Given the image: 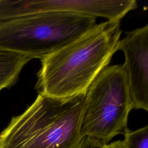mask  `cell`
<instances>
[{
	"mask_svg": "<svg viewBox=\"0 0 148 148\" xmlns=\"http://www.w3.org/2000/svg\"><path fill=\"white\" fill-rule=\"evenodd\" d=\"M120 23L96 24L80 38L41 59L35 86L38 94L58 98L86 94L118 50Z\"/></svg>",
	"mask_w": 148,
	"mask_h": 148,
	"instance_id": "6da1fadb",
	"label": "cell"
},
{
	"mask_svg": "<svg viewBox=\"0 0 148 148\" xmlns=\"http://www.w3.org/2000/svg\"><path fill=\"white\" fill-rule=\"evenodd\" d=\"M85 94L58 98L38 94L0 132V148H79Z\"/></svg>",
	"mask_w": 148,
	"mask_h": 148,
	"instance_id": "7a4b0ae2",
	"label": "cell"
},
{
	"mask_svg": "<svg viewBox=\"0 0 148 148\" xmlns=\"http://www.w3.org/2000/svg\"><path fill=\"white\" fill-rule=\"evenodd\" d=\"M84 14L40 12L0 21V50L43 58L80 38L96 24Z\"/></svg>",
	"mask_w": 148,
	"mask_h": 148,
	"instance_id": "3957f363",
	"label": "cell"
},
{
	"mask_svg": "<svg viewBox=\"0 0 148 148\" xmlns=\"http://www.w3.org/2000/svg\"><path fill=\"white\" fill-rule=\"evenodd\" d=\"M134 109L125 69L122 65L105 68L91 83L85 94L80 126L87 136L107 145L127 128Z\"/></svg>",
	"mask_w": 148,
	"mask_h": 148,
	"instance_id": "277c9868",
	"label": "cell"
},
{
	"mask_svg": "<svg viewBox=\"0 0 148 148\" xmlns=\"http://www.w3.org/2000/svg\"><path fill=\"white\" fill-rule=\"evenodd\" d=\"M137 7L136 0H0V21L50 12H72L121 21Z\"/></svg>",
	"mask_w": 148,
	"mask_h": 148,
	"instance_id": "5b68a950",
	"label": "cell"
},
{
	"mask_svg": "<svg viewBox=\"0 0 148 148\" xmlns=\"http://www.w3.org/2000/svg\"><path fill=\"white\" fill-rule=\"evenodd\" d=\"M124 54L123 64L133 108L148 110V25L127 32L118 50Z\"/></svg>",
	"mask_w": 148,
	"mask_h": 148,
	"instance_id": "8992f818",
	"label": "cell"
},
{
	"mask_svg": "<svg viewBox=\"0 0 148 148\" xmlns=\"http://www.w3.org/2000/svg\"><path fill=\"white\" fill-rule=\"evenodd\" d=\"M31 60L22 54L0 50V91L16 83L22 69Z\"/></svg>",
	"mask_w": 148,
	"mask_h": 148,
	"instance_id": "52a82bcc",
	"label": "cell"
},
{
	"mask_svg": "<svg viewBox=\"0 0 148 148\" xmlns=\"http://www.w3.org/2000/svg\"><path fill=\"white\" fill-rule=\"evenodd\" d=\"M123 134L125 148H148V125L134 131L127 128Z\"/></svg>",
	"mask_w": 148,
	"mask_h": 148,
	"instance_id": "ba28073f",
	"label": "cell"
},
{
	"mask_svg": "<svg viewBox=\"0 0 148 148\" xmlns=\"http://www.w3.org/2000/svg\"><path fill=\"white\" fill-rule=\"evenodd\" d=\"M79 148H105L104 144L90 138L84 137L82 140Z\"/></svg>",
	"mask_w": 148,
	"mask_h": 148,
	"instance_id": "9c48e42d",
	"label": "cell"
},
{
	"mask_svg": "<svg viewBox=\"0 0 148 148\" xmlns=\"http://www.w3.org/2000/svg\"><path fill=\"white\" fill-rule=\"evenodd\" d=\"M105 148H125L123 140H117L104 145Z\"/></svg>",
	"mask_w": 148,
	"mask_h": 148,
	"instance_id": "30bf717a",
	"label": "cell"
}]
</instances>
